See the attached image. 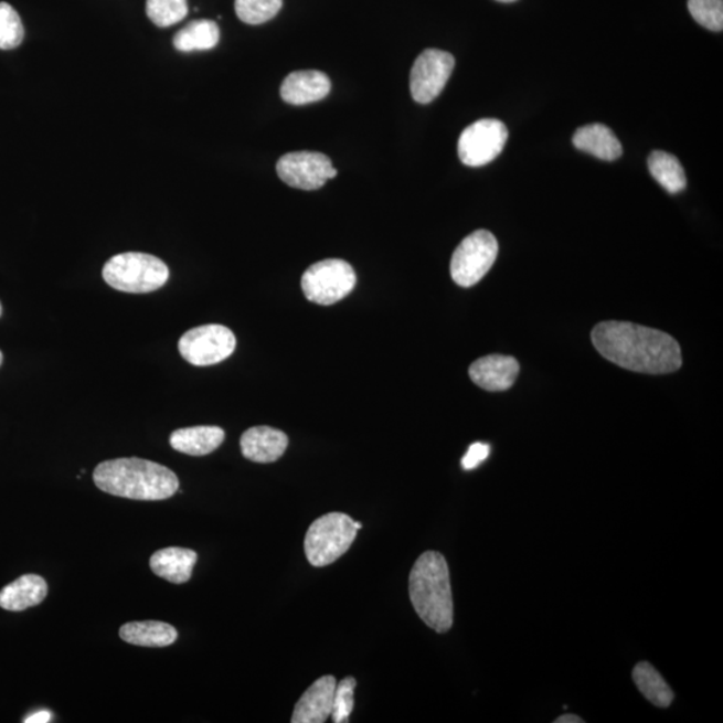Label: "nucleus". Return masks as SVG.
I'll list each match as a JSON object with an SVG mask.
<instances>
[{"label": "nucleus", "mask_w": 723, "mask_h": 723, "mask_svg": "<svg viewBox=\"0 0 723 723\" xmlns=\"http://www.w3.org/2000/svg\"><path fill=\"white\" fill-rule=\"evenodd\" d=\"M591 338L600 355L635 373L670 374L682 366L681 348L663 331L608 320L597 325Z\"/></svg>", "instance_id": "1"}, {"label": "nucleus", "mask_w": 723, "mask_h": 723, "mask_svg": "<svg viewBox=\"0 0 723 723\" xmlns=\"http://www.w3.org/2000/svg\"><path fill=\"white\" fill-rule=\"evenodd\" d=\"M93 479L105 493L140 501L171 499L180 487L171 469L137 457L100 462Z\"/></svg>", "instance_id": "2"}, {"label": "nucleus", "mask_w": 723, "mask_h": 723, "mask_svg": "<svg viewBox=\"0 0 723 723\" xmlns=\"http://www.w3.org/2000/svg\"><path fill=\"white\" fill-rule=\"evenodd\" d=\"M408 594L414 609L432 630L444 634L453 626V596L448 563L442 553L427 551L413 565Z\"/></svg>", "instance_id": "3"}, {"label": "nucleus", "mask_w": 723, "mask_h": 723, "mask_svg": "<svg viewBox=\"0 0 723 723\" xmlns=\"http://www.w3.org/2000/svg\"><path fill=\"white\" fill-rule=\"evenodd\" d=\"M104 280L118 291L148 294L169 279V268L159 257L142 253L113 256L103 269Z\"/></svg>", "instance_id": "4"}, {"label": "nucleus", "mask_w": 723, "mask_h": 723, "mask_svg": "<svg viewBox=\"0 0 723 723\" xmlns=\"http://www.w3.org/2000/svg\"><path fill=\"white\" fill-rule=\"evenodd\" d=\"M358 530L349 514L332 512L313 521L306 533L307 561L313 567H326L338 561L354 543Z\"/></svg>", "instance_id": "5"}, {"label": "nucleus", "mask_w": 723, "mask_h": 723, "mask_svg": "<svg viewBox=\"0 0 723 723\" xmlns=\"http://www.w3.org/2000/svg\"><path fill=\"white\" fill-rule=\"evenodd\" d=\"M355 285L354 268L341 259H326L312 264L301 276L305 297L320 306L338 304L353 291Z\"/></svg>", "instance_id": "6"}, {"label": "nucleus", "mask_w": 723, "mask_h": 723, "mask_svg": "<svg viewBox=\"0 0 723 723\" xmlns=\"http://www.w3.org/2000/svg\"><path fill=\"white\" fill-rule=\"evenodd\" d=\"M499 254L498 238L479 230L465 237L453 254L450 274L456 285L474 287L492 268Z\"/></svg>", "instance_id": "7"}, {"label": "nucleus", "mask_w": 723, "mask_h": 723, "mask_svg": "<svg viewBox=\"0 0 723 723\" xmlns=\"http://www.w3.org/2000/svg\"><path fill=\"white\" fill-rule=\"evenodd\" d=\"M236 337L228 327L205 325L187 331L179 341L182 358L193 366H211L234 354Z\"/></svg>", "instance_id": "8"}, {"label": "nucleus", "mask_w": 723, "mask_h": 723, "mask_svg": "<svg viewBox=\"0 0 723 723\" xmlns=\"http://www.w3.org/2000/svg\"><path fill=\"white\" fill-rule=\"evenodd\" d=\"M508 129L495 118H483L469 125L458 140V156L465 166L483 167L498 159L504 150Z\"/></svg>", "instance_id": "9"}, {"label": "nucleus", "mask_w": 723, "mask_h": 723, "mask_svg": "<svg viewBox=\"0 0 723 723\" xmlns=\"http://www.w3.org/2000/svg\"><path fill=\"white\" fill-rule=\"evenodd\" d=\"M276 172L287 185L301 191H317L338 174L329 157L319 152L281 156L276 163Z\"/></svg>", "instance_id": "10"}, {"label": "nucleus", "mask_w": 723, "mask_h": 723, "mask_svg": "<svg viewBox=\"0 0 723 723\" xmlns=\"http://www.w3.org/2000/svg\"><path fill=\"white\" fill-rule=\"evenodd\" d=\"M455 65V56L443 50L427 49L421 53L411 74L413 99L423 105L436 99L448 84Z\"/></svg>", "instance_id": "11"}, {"label": "nucleus", "mask_w": 723, "mask_h": 723, "mask_svg": "<svg viewBox=\"0 0 723 723\" xmlns=\"http://www.w3.org/2000/svg\"><path fill=\"white\" fill-rule=\"evenodd\" d=\"M520 364L513 357L488 355L471 363L470 380L487 392H504L518 379Z\"/></svg>", "instance_id": "12"}, {"label": "nucleus", "mask_w": 723, "mask_h": 723, "mask_svg": "<svg viewBox=\"0 0 723 723\" xmlns=\"http://www.w3.org/2000/svg\"><path fill=\"white\" fill-rule=\"evenodd\" d=\"M337 679L325 676L313 682L295 706L293 723H323L331 716Z\"/></svg>", "instance_id": "13"}, {"label": "nucleus", "mask_w": 723, "mask_h": 723, "mask_svg": "<svg viewBox=\"0 0 723 723\" xmlns=\"http://www.w3.org/2000/svg\"><path fill=\"white\" fill-rule=\"evenodd\" d=\"M331 81L318 71L294 72L283 81L280 96L285 103L295 106L318 103L329 96Z\"/></svg>", "instance_id": "14"}, {"label": "nucleus", "mask_w": 723, "mask_h": 723, "mask_svg": "<svg viewBox=\"0 0 723 723\" xmlns=\"http://www.w3.org/2000/svg\"><path fill=\"white\" fill-rule=\"evenodd\" d=\"M242 453L249 461L269 464L278 461L288 446L286 433L269 426H255L241 438Z\"/></svg>", "instance_id": "15"}, {"label": "nucleus", "mask_w": 723, "mask_h": 723, "mask_svg": "<svg viewBox=\"0 0 723 723\" xmlns=\"http://www.w3.org/2000/svg\"><path fill=\"white\" fill-rule=\"evenodd\" d=\"M47 591V583L42 576L23 575L0 591V607L8 612H24L41 605Z\"/></svg>", "instance_id": "16"}, {"label": "nucleus", "mask_w": 723, "mask_h": 723, "mask_svg": "<svg viewBox=\"0 0 723 723\" xmlns=\"http://www.w3.org/2000/svg\"><path fill=\"white\" fill-rule=\"evenodd\" d=\"M225 433L219 426H193L171 434L169 444L184 455L201 457L215 451L224 443Z\"/></svg>", "instance_id": "17"}, {"label": "nucleus", "mask_w": 723, "mask_h": 723, "mask_svg": "<svg viewBox=\"0 0 723 723\" xmlns=\"http://www.w3.org/2000/svg\"><path fill=\"white\" fill-rule=\"evenodd\" d=\"M575 147L605 161L619 159L624 148L614 131L603 124H591L578 128L572 138Z\"/></svg>", "instance_id": "18"}, {"label": "nucleus", "mask_w": 723, "mask_h": 723, "mask_svg": "<svg viewBox=\"0 0 723 723\" xmlns=\"http://www.w3.org/2000/svg\"><path fill=\"white\" fill-rule=\"evenodd\" d=\"M198 562V553L192 550L171 549L160 550L150 557V568L157 576L166 581L182 584L190 581L194 564Z\"/></svg>", "instance_id": "19"}, {"label": "nucleus", "mask_w": 723, "mask_h": 723, "mask_svg": "<svg viewBox=\"0 0 723 723\" xmlns=\"http://www.w3.org/2000/svg\"><path fill=\"white\" fill-rule=\"evenodd\" d=\"M119 637L129 645L142 647H167L178 640V630L163 621H130L119 628Z\"/></svg>", "instance_id": "20"}, {"label": "nucleus", "mask_w": 723, "mask_h": 723, "mask_svg": "<svg viewBox=\"0 0 723 723\" xmlns=\"http://www.w3.org/2000/svg\"><path fill=\"white\" fill-rule=\"evenodd\" d=\"M219 41L217 23L209 21V19H201V21H193L181 29L173 38V45L182 53L205 52V50L215 47Z\"/></svg>", "instance_id": "21"}, {"label": "nucleus", "mask_w": 723, "mask_h": 723, "mask_svg": "<svg viewBox=\"0 0 723 723\" xmlns=\"http://www.w3.org/2000/svg\"><path fill=\"white\" fill-rule=\"evenodd\" d=\"M634 682L647 701L657 708H669L674 701V693L659 671L649 662H640L632 670Z\"/></svg>", "instance_id": "22"}, {"label": "nucleus", "mask_w": 723, "mask_h": 723, "mask_svg": "<svg viewBox=\"0 0 723 723\" xmlns=\"http://www.w3.org/2000/svg\"><path fill=\"white\" fill-rule=\"evenodd\" d=\"M649 169L652 178L669 193L676 194L687 188V174L676 156L656 150L649 157Z\"/></svg>", "instance_id": "23"}, {"label": "nucleus", "mask_w": 723, "mask_h": 723, "mask_svg": "<svg viewBox=\"0 0 723 723\" xmlns=\"http://www.w3.org/2000/svg\"><path fill=\"white\" fill-rule=\"evenodd\" d=\"M147 14L159 28H171L188 15V0H147Z\"/></svg>", "instance_id": "24"}, {"label": "nucleus", "mask_w": 723, "mask_h": 723, "mask_svg": "<svg viewBox=\"0 0 723 723\" xmlns=\"http://www.w3.org/2000/svg\"><path fill=\"white\" fill-rule=\"evenodd\" d=\"M283 0H235L238 19L247 24H262L278 15Z\"/></svg>", "instance_id": "25"}, {"label": "nucleus", "mask_w": 723, "mask_h": 723, "mask_svg": "<svg viewBox=\"0 0 723 723\" xmlns=\"http://www.w3.org/2000/svg\"><path fill=\"white\" fill-rule=\"evenodd\" d=\"M23 38L24 28L17 10L9 3H0V50L21 46Z\"/></svg>", "instance_id": "26"}, {"label": "nucleus", "mask_w": 723, "mask_h": 723, "mask_svg": "<svg viewBox=\"0 0 723 723\" xmlns=\"http://www.w3.org/2000/svg\"><path fill=\"white\" fill-rule=\"evenodd\" d=\"M689 11L701 26L723 30V0H689Z\"/></svg>", "instance_id": "27"}, {"label": "nucleus", "mask_w": 723, "mask_h": 723, "mask_svg": "<svg viewBox=\"0 0 723 723\" xmlns=\"http://www.w3.org/2000/svg\"><path fill=\"white\" fill-rule=\"evenodd\" d=\"M357 681L353 677L344 678L337 683L334 701H332L331 719L336 723H345L350 721V715L354 710V690Z\"/></svg>", "instance_id": "28"}, {"label": "nucleus", "mask_w": 723, "mask_h": 723, "mask_svg": "<svg viewBox=\"0 0 723 723\" xmlns=\"http://www.w3.org/2000/svg\"><path fill=\"white\" fill-rule=\"evenodd\" d=\"M490 455V446L483 443H475L469 446L467 455L464 456L461 465L465 470L476 469L487 460Z\"/></svg>", "instance_id": "29"}, {"label": "nucleus", "mask_w": 723, "mask_h": 723, "mask_svg": "<svg viewBox=\"0 0 723 723\" xmlns=\"http://www.w3.org/2000/svg\"><path fill=\"white\" fill-rule=\"evenodd\" d=\"M50 721H52V713L46 712V710H42V712L30 715L24 720L26 723H46Z\"/></svg>", "instance_id": "30"}, {"label": "nucleus", "mask_w": 723, "mask_h": 723, "mask_svg": "<svg viewBox=\"0 0 723 723\" xmlns=\"http://www.w3.org/2000/svg\"><path fill=\"white\" fill-rule=\"evenodd\" d=\"M583 722L584 720H582L581 716L575 714H565L559 716V719L555 720V723H583Z\"/></svg>", "instance_id": "31"}, {"label": "nucleus", "mask_w": 723, "mask_h": 723, "mask_svg": "<svg viewBox=\"0 0 723 723\" xmlns=\"http://www.w3.org/2000/svg\"><path fill=\"white\" fill-rule=\"evenodd\" d=\"M498 2L512 3V2H515V0H498Z\"/></svg>", "instance_id": "32"}, {"label": "nucleus", "mask_w": 723, "mask_h": 723, "mask_svg": "<svg viewBox=\"0 0 723 723\" xmlns=\"http://www.w3.org/2000/svg\"><path fill=\"white\" fill-rule=\"evenodd\" d=\"M2 363H3V354L2 351H0V366H2Z\"/></svg>", "instance_id": "33"}, {"label": "nucleus", "mask_w": 723, "mask_h": 723, "mask_svg": "<svg viewBox=\"0 0 723 723\" xmlns=\"http://www.w3.org/2000/svg\"><path fill=\"white\" fill-rule=\"evenodd\" d=\"M2 312H3V307L2 304H0V317H2Z\"/></svg>", "instance_id": "34"}]
</instances>
